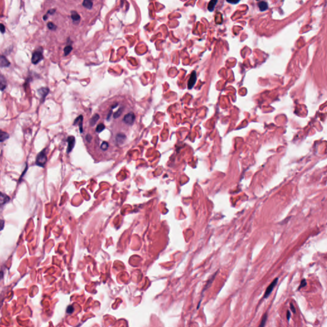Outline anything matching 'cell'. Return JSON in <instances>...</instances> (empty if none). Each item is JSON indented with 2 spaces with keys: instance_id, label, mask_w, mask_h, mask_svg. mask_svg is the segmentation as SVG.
Segmentation results:
<instances>
[{
  "instance_id": "cell-1",
  "label": "cell",
  "mask_w": 327,
  "mask_h": 327,
  "mask_svg": "<svg viewBox=\"0 0 327 327\" xmlns=\"http://www.w3.org/2000/svg\"><path fill=\"white\" fill-rule=\"evenodd\" d=\"M47 158L46 155V149H44L41 151L40 153H38L36 159V164L37 165L41 166V167H44V166L47 162Z\"/></svg>"
},
{
  "instance_id": "cell-2",
  "label": "cell",
  "mask_w": 327,
  "mask_h": 327,
  "mask_svg": "<svg viewBox=\"0 0 327 327\" xmlns=\"http://www.w3.org/2000/svg\"><path fill=\"white\" fill-rule=\"evenodd\" d=\"M43 54H42V48H39L33 52L31 58V62L33 64H37L38 63L42 60L43 59Z\"/></svg>"
},
{
  "instance_id": "cell-3",
  "label": "cell",
  "mask_w": 327,
  "mask_h": 327,
  "mask_svg": "<svg viewBox=\"0 0 327 327\" xmlns=\"http://www.w3.org/2000/svg\"><path fill=\"white\" fill-rule=\"evenodd\" d=\"M135 119H136V116L134 113L131 112L125 115V116L123 118V121L127 125H132L134 123Z\"/></svg>"
},
{
  "instance_id": "cell-4",
  "label": "cell",
  "mask_w": 327,
  "mask_h": 327,
  "mask_svg": "<svg viewBox=\"0 0 327 327\" xmlns=\"http://www.w3.org/2000/svg\"><path fill=\"white\" fill-rule=\"evenodd\" d=\"M278 280H279L278 278L275 279L274 280H273V281L272 282V283L269 285V286L267 287V289L266 290V291H265V293H264V296H263L264 298H268L269 295H270V294H271L272 291H273V289H274L275 286H276V284H277Z\"/></svg>"
},
{
  "instance_id": "cell-5",
  "label": "cell",
  "mask_w": 327,
  "mask_h": 327,
  "mask_svg": "<svg viewBox=\"0 0 327 327\" xmlns=\"http://www.w3.org/2000/svg\"><path fill=\"white\" fill-rule=\"evenodd\" d=\"M67 142H68V147H67V152L68 153H69L72 151L74 147V145H75V142H76L75 138H74V136H69L67 138Z\"/></svg>"
},
{
  "instance_id": "cell-6",
  "label": "cell",
  "mask_w": 327,
  "mask_h": 327,
  "mask_svg": "<svg viewBox=\"0 0 327 327\" xmlns=\"http://www.w3.org/2000/svg\"><path fill=\"white\" fill-rule=\"evenodd\" d=\"M196 79H197V76H196V72L195 71H193L192 72L191 77H190L189 80L188 81V88L191 90L194 87L195 83L196 82Z\"/></svg>"
},
{
  "instance_id": "cell-7",
  "label": "cell",
  "mask_w": 327,
  "mask_h": 327,
  "mask_svg": "<svg viewBox=\"0 0 327 327\" xmlns=\"http://www.w3.org/2000/svg\"><path fill=\"white\" fill-rule=\"evenodd\" d=\"M49 92V90L48 88H41L40 89H38V93L39 94V95L41 97V99L43 101H44V100H45V98L46 97L47 95H48Z\"/></svg>"
},
{
  "instance_id": "cell-8",
  "label": "cell",
  "mask_w": 327,
  "mask_h": 327,
  "mask_svg": "<svg viewBox=\"0 0 327 327\" xmlns=\"http://www.w3.org/2000/svg\"><path fill=\"white\" fill-rule=\"evenodd\" d=\"M10 199L7 195L0 192V207L7 203L8 202L10 201Z\"/></svg>"
},
{
  "instance_id": "cell-9",
  "label": "cell",
  "mask_w": 327,
  "mask_h": 327,
  "mask_svg": "<svg viewBox=\"0 0 327 327\" xmlns=\"http://www.w3.org/2000/svg\"><path fill=\"white\" fill-rule=\"evenodd\" d=\"M126 140V136L123 133L118 134L116 136V141L118 144H121L125 142Z\"/></svg>"
},
{
  "instance_id": "cell-10",
  "label": "cell",
  "mask_w": 327,
  "mask_h": 327,
  "mask_svg": "<svg viewBox=\"0 0 327 327\" xmlns=\"http://www.w3.org/2000/svg\"><path fill=\"white\" fill-rule=\"evenodd\" d=\"M10 63L7 58L0 54V67H7L10 66Z\"/></svg>"
},
{
  "instance_id": "cell-11",
  "label": "cell",
  "mask_w": 327,
  "mask_h": 327,
  "mask_svg": "<svg viewBox=\"0 0 327 327\" xmlns=\"http://www.w3.org/2000/svg\"><path fill=\"white\" fill-rule=\"evenodd\" d=\"M82 120H83V116L82 115H80L79 116L77 117L74 122V125L78 124L79 127V130L80 132L82 133Z\"/></svg>"
},
{
  "instance_id": "cell-12",
  "label": "cell",
  "mask_w": 327,
  "mask_h": 327,
  "mask_svg": "<svg viewBox=\"0 0 327 327\" xmlns=\"http://www.w3.org/2000/svg\"><path fill=\"white\" fill-rule=\"evenodd\" d=\"M7 82L5 77L3 76L0 75V90L3 91L7 87Z\"/></svg>"
},
{
  "instance_id": "cell-13",
  "label": "cell",
  "mask_w": 327,
  "mask_h": 327,
  "mask_svg": "<svg viewBox=\"0 0 327 327\" xmlns=\"http://www.w3.org/2000/svg\"><path fill=\"white\" fill-rule=\"evenodd\" d=\"M258 7L260 8V10L261 12H264L268 8V3L265 1H261L258 3Z\"/></svg>"
},
{
  "instance_id": "cell-14",
  "label": "cell",
  "mask_w": 327,
  "mask_h": 327,
  "mask_svg": "<svg viewBox=\"0 0 327 327\" xmlns=\"http://www.w3.org/2000/svg\"><path fill=\"white\" fill-rule=\"evenodd\" d=\"M82 5L87 9H91L93 7V0H84L82 2Z\"/></svg>"
},
{
  "instance_id": "cell-15",
  "label": "cell",
  "mask_w": 327,
  "mask_h": 327,
  "mask_svg": "<svg viewBox=\"0 0 327 327\" xmlns=\"http://www.w3.org/2000/svg\"><path fill=\"white\" fill-rule=\"evenodd\" d=\"M8 138H9V135H8V134L7 132L3 131L1 130H0V142H3Z\"/></svg>"
},
{
  "instance_id": "cell-16",
  "label": "cell",
  "mask_w": 327,
  "mask_h": 327,
  "mask_svg": "<svg viewBox=\"0 0 327 327\" xmlns=\"http://www.w3.org/2000/svg\"><path fill=\"white\" fill-rule=\"evenodd\" d=\"M217 2L218 0H211L208 3V10L210 12H213Z\"/></svg>"
},
{
  "instance_id": "cell-17",
  "label": "cell",
  "mask_w": 327,
  "mask_h": 327,
  "mask_svg": "<svg viewBox=\"0 0 327 327\" xmlns=\"http://www.w3.org/2000/svg\"><path fill=\"white\" fill-rule=\"evenodd\" d=\"M71 17H72L74 22H79L80 19H81V17H80L79 14L76 11H72V12H71Z\"/></svg>"
},
{
  "instance_id": "cell-18",
  "label": "cell",
  "mask_w": 327,
  "mask_h": 327,
  "mask_svg": "<svg viewBox=\"0 0 327 327\" xmlns=\"http://www.w3.org/2000/svg\"><path fill=\"white\" fill-rule=\"evenodd\" d=\"M99 118H100V116H99V114H95V115L93 116L90 119V125H91V126H94L95 125L96 123L98 121V120H99Z\"/></svg>"
},
{
  "instance_id": "cell-19",
  "label": "cell",
  "mask_w": 327,
  "mask_h": 327,
  "mask_svg": "<svg viewBox=\"0 0 327 327\" xmlns=\"http://www.w3.org/2000/svg\"><path fill=\"white\" fill-rule=\"evenodd\" d=\"M123 110H124V107H121L120 109H118V110H117L116 111L114 115H113V117L114 118H118L122 114L123 112Z\"/></svg>"
},
{
  "instance_id": "cell-20",
  "label": "cell",
  "mask_w": 327,
  "mask_h": 327,
  "mask_svg": "<svg viewBox=\"0 0 327 327\" xmlns=\"http://www.w3.org/2000/svg\"><path fill=\"white\" fill-rule=\"evenodd\" d=\"M217 272L215 273V274H213V275H212V277L210 278V280L207 282V284H206V286H205V287H204V290H206V289H207V288H208V287H210V285L212 284V283L213 280H214V279H215V275H217Z\"/></svg>"
},
{
  "instance_id": "cell-21",
  "label": "cell",
  "mask_w": 327,
  "mask_h": 327,
  "mask_svg": "<svg viewBox=\"0 0 327 327\" xmlns=\"http://www.w3.org/2000/svg\"><path fill=\"white\" fill-rule=\"evenodd\" d=\"M72 50V47L71 46H67L64 49V54L65 56H67L70 54L71 51Z\"/></svg>"
},
{
  "instance_id": "cell-22",
  "label": "cell",
  "mask_w": 327,
  "mask_h": 327,
  "mask_svg": "<svg viewBox=\"0 0 327 327\" xmlns=\"http://www.w3.org/2000/svg\"><path fill=\"white\" fill-rule=\"evenodd\" d=\"M267 317H268V314H267V313L264 314L263 315L262 319H261V323L260 325V326H264V325H265L266 320H267Z\"/></svg>"
},
{
  "instance_id": "cell-23",
  "label": "cell",
  "mask_w": 327,
  "mask_h": 327,
  "mask_svg": "<svg viewBox=\"0 0 327 327\" xmlns=\"http://www.w3.org/2000/svg\"><path fill=\"white\" fill-rule=\"evenodd\" d=\"M105 129V125L103 123H99L98 125L96 128V132L98 133H100L102 132Z\"/></svg>"
},
{
  "instance_id": "cell-24",
  "label": "cell",
  "mask_w": 327,
  "mask_h": 327,
  "mask_svg": "<svg viewBox=\"0 0 327 327\" xmlns=\"http://www.w3.org/2000/svg\"><path fill=\"white\" fill-rule=\"evenodd\" d=\"M108 147H109V144L108 142L106 141H104L102 144H101V149L103 150H106L108 148Z\"/></svg>"
},
{
  "instance_id": "cell-25",
  "label": "cell",
  "mask_w": 327,
  "mask_h": 327,
  "mask_svg": "<svg viewBox=\"0 0 327 327\" xmlns=\"http://www.w3.org/2000/svg\"><path fill=\"white\" fill-rule=\"evenodd\" d=\"M47 26H48V28L50 29H51V30H55V29H56V25L52 22H49L48 24H47Z\"/></svg>"
},
{
  "instance_id": "cell-26",
  "label": "cell",
  "mask_w": 327,
  "mask_h": 327,
  "mask_svg": "<svg viewBox=\"0 0 327 327\" xmlns=\"http://www.w3.org/2000/svg\"><path fill=\"white\" fill-rule=\"evenodd\" d=\"M306 285H307V282H306L305 279H303V280L301 281V282H300V286H299V287H298V290H299L301 289V288L305 287V286H306Z\"/></svg>"
},
{
  "instance_id": "cell-27",
  "label": "cell",
  "mask_w": 327,
  "mask_h": 327,
  "mask_svg": "<svg viewBox=\"0 0 327 327\" xmlns=\"http://www.w3.org/2000/svg\"><path fill=\"white\" fill-rule=\"evenodd\" d=\"M227 2L230 3L231 4H233V5H235V4H238V3L240 1V0H226Z\"/></svg>"
},
{
  "instance_id": "cell-28",
  "label": "cell",
  "mask_w": 327,
  "mask_h": 327,
  "mask_svg": "<svg viewBox=\"0 0 327 327\" xmlns=\"http://www.w3.org/2000/svg\"><path fill=\"white\" fill-rule=\"evenodd\" d=\"M4 227H5V221L3 220L0 219V231L3 230Z\"/></svg>"
},
{
  "instance_id": "cell-29",
  "label": "cell",
  "mask_w": 327,
  "mask_h": 327,
  "mask_svg": "<svg viewBox=\"0 0 327 327\" xmlns=\"http://www.w3.org/2000/svg\"><path fill=\"white\" fill-rule=\"evenodd\" d=\"M0 31H1V33H4L5 32V26L1 23H0Z\"/></svg>"
},
{
  "instance_id": "cell-30",
  "label": "cell",
  "mask_w": 327,
  "mask_h": 327,
  "mask_svg": "<svg viewBox=\"0 0 327 327\" xmlns=\"http://www.w3.org/2000/svg\"><path fill=\"white\" fill-rule=\"evenodd\" d=\"M73 310H74L73 308L71 307V306H69V307L67 308V313H72L73 312Z\"/></svg>"
},
{
  "instance_id": "cell-31",
  "label": "cell",
  "mask_w": 327,
  "mask_h": 327,
  "mask_svg": "<svg viewBox=\"0 0 327 327\" xmlns=\"http://www.w3.org/2000/svg\"><path fill=\"white\" fill-rule=\"evenodd\" d=\"M290 306H291V311H292L293 313H295V312H296L295 308V307H294V306H293V305L292 303H291V304H290Z\"/></svg>"
},
{
  "instance_id": "cell-32",
  "label": "cell",
  "mask_w": 327,
  "mask_h": 327,
  "mask_svg": "<svg viewBox=\"0 0 327 327\" xmlns=\"http://www.w3.org/2000/svg\"><path fill=\"white\" fill-rule=\"evenodd\" d=\"M86 139H87V141H90L91 139V137L90 135H87V137H86Z\"/></svg>"
},
{
  "instance_id": "cell-33",
  "label": "cell",
  "mask_w": 327,
  "mask_h": 327,
  "mask_svg": "<svg viewBox=\"0 0 327 327\" xmlns=\"http://www.w3.org/2000/svg\"><path fill=\"white\" fill-rule=\"evenodd\" d=\"M290 316H291V313H290V311H287V316H286V317H287V320H288V321H289V320H290Z\"/></svg>"
},
{
  "instance_id": "cell-34",
  "label": "cell",
  "mask_w": 327,
  "mask_h": 327,
  "mask_svg": "<svg viewBox=\"0 0 327 327\" xmlns=\"http://www.w3.org/2000/svg\"><path fill=\"white\" fill-rule=\"evenodd\" d=\"M3 278V272L0 271V280Z\"/></svg>"
},
{
  "instance_id": "cell-35",
  "label": "cell",
  "mask_w": 327,
  "mask_h": 327,
  "mask_svg": "<svg viewBox=\"0 0 327 327\" xmlns=\"http://www.w3.org/2000/svg\"><path fill=\"white\" fill-rule=\"evenodd\" d=\"M55 11H56L55 10H50L48 12V14H54V13L55 12Z\"/></svg>"
}]
</instances>
